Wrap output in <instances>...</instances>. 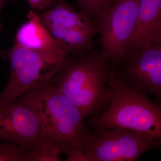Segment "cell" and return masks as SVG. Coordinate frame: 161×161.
I'll list each match as a JSON object with an SVG mask.
<instances>
[{
	"label": "cell",
	"mask_w": 161,
	"mask_h": 161,
	"mask_svg": "<svg viewBox=\"0 0 161 161\" xmlns=\"http://www.w3.org/2000/svg\"><path fill=\"white\" fill-rule=\"evenodd\" d=\"M31 150L10 143H0V161H29Z\"/></svg>",
	"instance_id": "14"
},
{
	"label": "cell",
	"mask_w": 161,
	"mask_h": 161,
	"mask_svg": "<svg viewBox=\"0 0 161 161\" xmlns=\"http://www.w3.org/2000/svg\"><path fill=\"white\" fill-rule=\"evenodd\" d=\"M111 61L98 50L72 53L64 58L52 82L85 117H96L109 106L107 85Z\"/></svg>",
	"instance_id": "1"
},
{
	"label": "cell",
	"mask_w": 161,
	"mask_h": 161,
	"mask_svg": "<svg viewBox=\"0 0 161 161\" xmlns=\"http://www.w3.org/2000/svg\"><path fill=\"white\" fill-rule=\"evenodd\" d=\"M81 149L85 161H134L148 151L159 148L161 141L128 129L94 130Z\"/></svg>",
	"instance_id": "4"
},
{
	"label": "cell",
	"mask_w": 161,
	"mask_h": 161,
	"mask_svg": "<svg viewBox=\"0 0 161 161\" xmlns=\"http://www.w3.org/2000/svg\"><path fill=\"white\" fill-rule=\"evenodd\" d=\"M0 57L10 64L8 83L0 93V102L19 98L35 87L51 82L60 66L50 64L40 53L15 43L8 50L1 51Z\"/></svg>",
	"instance_id": "6"
},
{
	"label": "cell",
	"mask_w": 161,
	"mask_h": 161,
	"mask_svg": "<svg viewBox=\"0 0 161 161\" xmlns=\"http://www.w3.org/2000/svg\"><path fill=\"white\" fill-rule=\"evenodd\" d=\"M161 44V0H140L127 52Z\"/></svg>",
	"instance_id": "11"
},
{
	"label": "cell",
	"mask_w": 161,
	"mask_h": 161,
	"mask_svg": "<svg viewBox=\"0 0 161 161\" xmlns=\"http://www.w3.org/2000/svg\"><path fill=\"white\" fill-rule=\"evenodd\" d=\"M30 6L35 10L39 11H44L45 10L54 6L58 0H26Z\"/></svg>",
	"instance_id": "15"
},
{
	"label": "cell",
	"mask_w": 161,
	"mask_h": 161,
	"mask_svg": "<svg viewBox=\"0 0 161 161\" xmlns=\"http://www.w3.org/2000/svg\"><path fill=\"white\" fill-rule=\"evenodd\" d=\"M117 0H78L80 12L92 20L105 11Z\"/></svg>",
	"instance_id": "13"
},
{
	"label": "cell",
	"mask_w": 161,
	"mask_h": 161,
	"mask_svg": "<svg viewBox=\"0 0 161 161\" xmlns=\"http://www.w3.org/2000/svg\"><path fill=\"white\" fill-rule=\"evenodd\" d=\"M107 85L111 94L110 106L100 115L89 117V127L128 129L161 141V106L151 101L146 93L129 87L117 68L112 66Z\"/></svg>",
	"instance_id": "3"
},
{
	"label": "cell",
	"mask_w": 161,
	"mask_h": 161,
	"mask_svg": "<svg viewBox=\"0 0 161 161\" xmlns=\"http://www.w3.org/2000/svg\"><path fill=\"white\" fill-rule=\"evenodd\" d=\"M63 151L57 143L42 136L36 146L31 150L29 161H60Z\"/></svg>",
	"instance_id": "12"
},
{
	"label": "cell",
	"mask_w": 161,
	"mask_h": 161,
	"mask_svg": "<svg viewBox=\"0 0 161 161\" xmlns=\"http://www.w3.org/2000/svg\"><path fill=\"white\" fill-rule=\"evenodd\" d=\"M37 115L42 135L53 141L68 155L66 161H85L81 150L92 131L85 117L51 82L35 87L20 96Z\"/></svg>",
	"instance_id": "2"
},
{
	"label": "cell",
	"mask_w": 161,
	"mask_h": 161,
	"mask_svg": "<svg viewBox=\"0 0 161 161\" xmlns=\"http://www.w3.org/2000/svg\"><path fill=\"white\" fill-rule=\"evenodd\" d=\"M140 0H117L94 18L101 36L103 53L117 67L127 53Z\"/></svg>",
	"instance_id": "7"
},
{
	"label": "cell",
	"mask_w": 161,
	"mask_h": 161,
	"mask_svg": "<svg viewBox=\"0 0 161 161\" xmlns=\"http://www.w3.org/2000/svg\"><path fill=\"white\" fill-rule=\"evenodd\" d=\"M39 15L66 57L72 53L93 49V39L100 33L91 19L76 11L64 0H58L54 6Z\"/></svg>",
	"instance_id": "5"
},
{
	"label": "cell",
	"mask_w": 161,
	"mask_h": 161,
	"mask_svg": "<svg viewBox=\"0 0 161 161\" xmlns=\"http://www.w3.org/2000/svg\"><path fill=\"white\" fill-rule=\"evenodd\" d=\"M117 69L131 89L161 98V44L127 52Z\"/></svg>",
	"instance_id": "9"
},
{
	"label": "cell",
	"mask_w": 161,
	"mask_h": 161,
	"mask_svg": "<svg viewBox=\"0 0 161 161\" xmlns=\"http://www.w3.org/2000/svg\"><path fill=\"white\" fill-rule=\"evenodd\" d=\"M14 1V0H0V13H1V10L3 8V6H4L6 3L9 1ZM3 23H2L1 20H0V33L1 32L3 31Z\"/></svg>",
	"instance_id": "16"
},
{
	"label": "cell",
	"mask_w": 161,
	"mask_h": 161,
	"mask_svg": "<svg viewBox=\"0 0 161 161\" xmlns=\"http://www.w3.org/2000/svg\"><path fill=\"white\" fill-rule=\"evenodd\" d=\"M42 137L37 115L21 97L0 102V141L31 150Z\"/></svg>",
	"instance_id": "8"
},
{
	"label": "cell",
	"mask_w": 161,
	"mask_h": 161,
	"mask_svg": "<svg viewBox=\"0 0 161 161\" xmlns=\"http://www.w3.org/2000/svg\"><path fill=\"white\" fill-rule=\"evenodd\" d=\"M16 34V43L40 53L50 64L60 66L66 56L56 39L41 22L40 15L33 11L27 14Z\"/></svg>",
	"instance_id": "10"
}]
</instances>
